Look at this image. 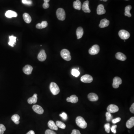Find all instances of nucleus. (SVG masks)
Masks as SVG:
<instances>
[{"label":"nucleus","instance_id":"nucleus-1","mask_svg":"<svg viewBox=\"0 0 134 134\" xmlns=\"http://www.w3.org/2000/svg\"><path fill=\"white\" fill-rule=\"evenodd\" d=\"M76 123L77 125L82 129H85L87 127V123L82 117L78 116L76 118Z\"/></svg>","mask_w":134,"mask_h":134},{"label":"nucleus","instance_id":"nucleus-2","mask_svg":"<svg viewBox=\"0 0 134 134\" xmlns=\"http://www.w3.org/2000/svg\"><path fill=\"white\" fill-rule=\"evenodd\" d=\"M60 55L62 58L66 61H70L71 59V53L70 51L67 49H64L62 50L60 52Z\"/></svg>","mask_w":134,"mask_h":134},{"label":"nucleus","instance_id":"nucleus-3","mask_svg":"<svg viewBox=\"0 0 134 134\" xmlns=\"http://www.w3.org/2000/svg\"><path fill=\"white\" fill-rule=\"evenodd\" d=\"M50 89L51 93L54 95H58L60 91L58 86L56 84L53 82L51 83L50 84Z\"/></svg>","mask_w":134,"mask_h":134},{"label":"nucleus","instance_id":"nucleus-4","mask_svg":"<svg viewBox=\"0 0 134 134\" xmlns=\"http://www.w3.org/2000/svg\"><path fill=\"white\" fill-rule=\"evenodd\" d=\"M56 16L59 20L64 21L66 18L65 12L63 8H58L56 11Z\"/></svg>","mask_w":134,"mask_h":134},{"label":"nucleus","instance_id":"nucleus-5","mask_svg":"<svg viewBox=\"0 0 134 134\" xmlns=\"http://www.w3.org/2000/svg\"><path fill=\"white\" fill-rule=\"evenodd\" d=\"M118 35L121 39L125 40L128 39L130 37L129 32L124 30L120 31L118 32Z\"/></svg>","mask_w":134,"mask_h":134},{"label":"nucleus","instance_id":"nucleus-6","mask_svg":"<svg viewBox=\"0 0 134 134\" xmlns=\"http://www.w3.org/2000/svg\"><path fill=\"white\" fill-rule=\"evenodd\" d=\"M100 50V47L98 45H94L89 50V53L91 55H96L98 54Z\"/></svg>","mask_w":134,"mask_h":134},{"label":"nucleus","instance_id":"nucleus-7","mask_svg":"<svg viewBox=\"0 0 134 134\" xmlns=\"http://www.w3.org/2000/svg\"><path fill=\"white\" fill-rule=\"evenodd\" d=\"M93 79L92 76L89 75H85L82 76L80 78V80L82 82L85 83H91L92 82Z\"/></svg>","mask_w":134,"mask_h":134},{"label":"nucleus","instance_id":"nucleus-8","mask_svg":"<svg viewBox=\"0 0 134 134\" xmlns=\"http://www.w3.org/2000/svg\"><path fill=\"white\" fill-rule=\"evenodd\" d=\"M122 84V80L120 77H116L113 80L112 86L114 88H118L120 85Z\"/></svg>","mask_w":134,"mask_h":134},{"label":"nucleus","instance_id":"nucleus-9","mask_svg":"<svg viewBox=\"0 0 134 134\" xmlns=\"http://www.w3.org/2000/svg\"><path fill=\"white\" fill-rule=\"evenodd\" d=\"M107 110L108 112L110 113H115L118 112L119 108L117 105L114 104H110L107 107Z\"/></svg>","mask_w":134,"mask_h":134},{"label":"nucleus","instance_id":"nucleus-10","mask_svg":"<svg viewBox=\"0 0 134 134\" xmlns=\"http://www.w3.org/2000/svg\"><path fill=\"white\" fill-rule=\"evenodd\" d=\"M38 60L41 62H43L46 60L47 55L45 50H42L38 54L37 57Z\"/></svg>","mask_w":134,"mask_h":134},{"label":"nucleus","instance_id":"nucleus-11","mask_svg":"<svg viewBox=\"0 0 134 134\" xmlns=\"http://www.w3.org/2000/svg\"><path fill=\"white\" fill-rule=\"evenodd\" d=\"M32 109L34 112L38 114H42L43 113L44 111L41 107L37 105H34L32 107Z\"/></svg>","mask_w":134,"mask_h":134},{"label":"nucleus","instance_id":"nucleus-12","mask_svg":"<svg viewBox=\"0 0 134 134\" xmlns=\"http://www.w3.org/2000/svg\"><path fill=\"white\" fill-rule=\"evenodd\" d=\"M33 70L32 66L30 65H26L23 68V71L25 74L29 75L31 74Z\"/></svg>","mask_w":134,"mask_h":134},{"label":"nucleus","instance_id":"nucleus-13","mask_svg":"<svg viewBox=\"0 0 134 134\" xmlns=\"http://www.w3.org/2000/svg\"><path fill=\"white\" fill-rule=\"evenodd\" d=\"M89 2L88 0H86L84 2L82 6V9L83 11L85 13H90L91 10L89 7Z\"/></svg>","mask_w":134,"mask_h":134},{"label":"nucleus","instance_id":"nucleus-14","mask_svg":"<svg viewBox=\"0 0 134 134\" xmlns=\"http://www.w3.org/2000/svg\"><path fill=\"white\" fill-rule=\"evenodd\" d=\"M97 13L98 15H103L106 12V10L105 9L104 5L102 4H99L97 8Z\"/></svg>","mask_w":134,"mask_h":134},{"label":"nucleus","instance_id":"nucleus-15","mask_svg":"<svg viewBox=\"0 0 134 134\" xmlns=\"http://www.w3.org/2000/svg\"><path fill=\"white\" fill-rule=\"evenodd\" d=\"M110 24V21L106 19H102L100 21L99 27L101 28H104L107 27Z\"/></svg>","mask_w":134,"mask_h":134},{"label":"nucleus","instance_id":"nucleus-16","mask_svg":"<svg viewBox=\"0 0 134 134\" xmlns=\"http://www.w3.org/2000/svg\"><path fill=\"white\" fill-rule=\"evenodd\" d=\"M88 99L91 101H96L98 100V97L94 93H91L88 96Z\"/></svg>","mask_w":134,"mask_h":134},{"label":"nucleus","instance_id":"nucleus-17","mask_svg":"<svg viewBox=\"0 0 134 134\" xmlns=\"http://www.w3.org/2000/svg\"><path fill=\"white\" fill-rule=\"evenodd\" d=\"M37 101V94H35L31 97L30 98L28 99V103L30 104L36 103Z\"/></svg>","mask_w":134,"mask_h":134},{"label":"nucleus","instance_id":"nucleus-18","mask_svg":"<svg viewBox=\"0 0 134 134\" xmlns=\"http://www.w3.org/2000/svg\"><path fill=\"white\" fill-rule=\"evenodd\" d=\"M5 16L8 18H12V17H17L18 14L17 12L14 11L9 10L6 12Z\"/></svg>","mask_w":134,"mask_h":134},{"label":"nucleus","instance_id":"nucleus-19","mask_svg":"<svg viewBox=\"0 0 134 134\" xmlns=\"http://www.w3.org/2000/svg\"><path fill=\"white\" fill-rule=\"evenodd\" d=\"M67 102H71L72 103H76L78 101V98L76 95H72L70 97L67 98Z\"/></svg>","mask_w":134,"mask_h":134},{"label":"nucleus","instance_id":"nucleus-20","mask_svg":"<svg viewBox=\"0 0 134 134\" xmlns=\"http://www.w3.org/2000/svg\"><path fill=\"white\" fill-rule=\"evenodd\" d=\"M116 58L118 60L121 61H125L127 59L125 55L123 53L121 52L117 53L116 54Z\"/></svg>","mask_w":134,"mask_h":134},{"label":"nucleus","instance_id":"nucleus-21","mask_svg":"<svg viewBox=\"0 0 134 134\" xmlns=\"http://www.w3.org/2000/svg\"><path fill=\"white\" fill-rule=\"evenodd\" d=\"M134 125V117H131L130 119H129L126 122V127L128 129H131L132 128Z\"/></svg>","mask_w":134,"mask_h":134},{"label":"nucleus","instance_id":"nucleus-22","mask_svg":"<svg viewBox=\"0 0 134 134\" xmlns=\"http://www.w3.org/2000/svg\"><path fill=\"white\" fill-rule=\"evenodd\" d=\"M76 34L77 38H78V39H79L81 38L83 36V34H84V30H83V28L81 27H79L77 29Z\"/></svg>","mask_w":134,"mask_h":134},{"label":"nucleus","instance_id":"nucleus-23","mask_svg":"<svg viewBox=\"0 0 134 134\" xmlns=\"http://www.w3.org/2000/svg\"><path fill=\"white\" fill-rule=\"evenodd\" d=\"M48 127L49 128L51 129V130H58V126H57L54 122L52 120H50L49 121L48 123Z\"/></svg>","mask_w":134,"mask_h":134},{"label":"nucleus","instance_id":"nucleus-24","mask_svg":"<svg viewBox=\"0 0 134 134\" xmlns=\"http://www.w3.org/2000/svg\"><path fill=\"white\" fill-rule=\"evenodd\" d=\"M23 18L24 21L27 24H30L31 22V18L29 14L27 13H25L23 15Z\"/></svg>","mask_w":134,"mask_h":134},{"label":"nucleus","instance_id":"nucleus-25","mask_svg":"<svg viewBox=\"0 0 134 134\" xmlns=\"http://www.w3.org/2000/svg\"><path fill=\"white\" fill-rule=\"evenodd\" d=\"M48 26V23L46 21H42L41 24L38 23L36 25V27L38 29H42L46 28Z\"/></svg>","mask_w":134,"mask_h":134},{"label":"nucleus","instance_id":"nucleus-26","mask_svg":"<svg viewBox=\"0 0 134 134\" xmlns=\"http://www.w3.org/2000/svg\"><path fill=\"white\" fill-rule=\"evenodd\" d=\"M73 7L75 9L78 10H80L82 8V4L79 0H76L73 2Z\"/></svg>","mask_w":134,"mask_h":134},{"label":"nucleus","instance_id":"nucleus-27","mask_svg":"<svg viewBox=\"0 0 134 134\" xmlns=\"http://www.w3.org/2000/svg\"><path fill=\"white\" fill-rule=\"evenodd\" d=\"M9 41L8 43V44L9 45L13 47L15 45V44L16 43L17 37H14L13 36H9Z\"/></svg>","mask_w":134,"mask_h":134},{"label":"nucleus","instance_id":"nucleus-28","mask_svg":"<svg viewBox=\"0 0 134 134\" xmlns=\"http://www.w3.org/2000/svg\"><path fill=\"white\" fill-rule=\"evenodd\" d=\"M132 8L131 6L129 5L126 6L125 9V16H127L128 17H131V15L130 13V11Z\"/></svg>","mask_w":134,"mask_h":134},{"label":"nucleus","instance_id":"nucleus-29","mask_svg":"<svg viewBox=\"0 0 134 134\" xmlns=\"http://www.w3.org/2000/svg\"><path fill=\"white\" fill-rule=\"evenodd\" d=\"M12 120L13 121L15 124L18 125L19 123V120L20 119V117L18 114H14L11 117Z\"/></svg>","mask_w":134,"mask_h":134},{"label":"nucleus","instance_id":"nucleus-30","mask_svg":"<svg viewBox=\"0 0 134 134\" xmlns=\"http://www.w3.org/2000/svg\"><path fill=\"white\" fill-rule=\"evenodd\" d=\"M56 125L57 126H58V127L63 129H65L66 127L65 124L63 123V122H61L60 121H57L56 122Z\"/></svg>","mask_w":134,"mask_h":134},{"label":"nucleus","instance_id":"nucleus-31","mask_svg":"<svg viewBox=\"0 0 134 134\" xmlns=\"http://www.w3.org/2000/svg\"><path fill=\"white\" fill-rule=\"evenodd\" d=\"M71 74L74 76L77 77L80 75V72L78 70H77L76 69H73L71 71Z\"/></svg>","mask_w":134,"mask_h":134},{"label":"nucleus","instance_id":"nucleus-32","mask_svg":"<svg viewBox=\"0 0 134 134\" xmlns=\"http://www.w3.org/2000/svg\"><path fill=\"white\" fill-rule=\"evenodd\" d=\"M105 116H106V120L107 121H110L112 119L113 117L111 114V113L107 112L106 113Z\"/></svg>","mask_w":134,"mask_h":134},{"label":"nucleus","instance_id":"nucleus-33","mask_svg":"<svg viewBox=\"0 0 134 134\" xmlns=\"http://www.w3.org/2000/svg\"><path fill=\"white\" fill-rule=\"evenodd\" d=\"M104 128L105 129V131L107 133H110V130L111 127L110 125V124L107 123L105 124L104 125Z\"/></svg>","mask_w":134,"mask_h":134},{"label":"nucleus","instance_id":"nucleus-34","mask_svg":"<svg viewBox=\"0 0 134 134\" xmlns=\"http://www.w3.org/2000/svg\"><path fill=\"white\" fill-rule=\"evenodd\" d=\"M6 127L4 125L0 124V134H4V131L6 130Z\"/></svg>","mask_w":134,"mask_h":134},{"label":"nucleus","instance_id":"nucleus-35","mask_svg":"<svg viewBox=\"0 0 134 134\" xmlns=\"http://www.w3.org/2000/svg\"><path fill=\"white\" fill-rule=\"evenodd\" d=\"M22 2L24 4L31 5L32 4V2L31 0H22Z\"/></svg>","mask_w":134,"mask_h":134},{"label":"nucleus","instance_id":"nucleus-36","mask_svg":"<svg viewBox=\"0 0 134 134\" xmlns=\"http://www.w3.org/2000/svg\"><path fill=\"white\" fill-rule=\"evenodd\" d=\"M121 120V118L118 117L117 118L114 119L112 120V122L113 124L117 123L118 122H120Z\"/></svg>","mask_w":134,"mask_h":134},{"label":"nucleus","instance_id":"nucleus-37","mask_svg":"<svg viewBox=\"0 0 134 134\" xmlns=\"http://www.w3.org/2000/svg\"><path fill=\"white\" fill-rule=\"evenodd\" d=\"M117 126L116 125H113L112 126V127L111 128L110 130L112 131V132L114 134L116 133V129L117 128Z\"/></svg>","mask_w":134,"mask_h":134},{"label":"nucleus","instance_id":"nucleus-38","mask_svg":"<svg viewBox=\"0 0 134 134\" xmlns=\"http://www.w3.org/2000/svg\"><path fill=\"white\" fill-rule=\"evenodd\" d=\"M60 117H62L63 118V119L64 120H66L67 118V114H66V113L65 112H63L61 114H60Z\"/></svg>","mask_w":134,"mask_h":134},{"label":"nucleus","instance_id":"nucleus-39","mask_svg":"<svg viewBox=\"0 0 134 134\" xmlns=\"http://www.w3.org/2000/svg\"><path fill=\"white\" fill-rule=\"evenodd\" d=\"M45 134H57L56 133H55L54 131H53L52 130H46L45 131Z\"/></svg>","mask_w":134,"mask_h":134},{"label":"nucleus","instance_id":"nucleus-40","mask_svg":"<svg viewBox=\"0 0 134 134\" xmlns=\"http://www.w3.org/2000/svg\"><path fill=\"white\" fill-rule=\"evenodd\" d=\"M49 6H50V5H49V4L48 3H45V2L43 5V8L44 9H47L49 7Z\"/></svg>","mask_w":134,"mask_h":134},{"label":"nucleus","instance_id":"nucleus-41","mask_svg":"<svg viewBox=\"0 0 134 134\" xmlns=\"http://www.w3.org/2000/svg\"><path fill=\"white\" fill-rule=\"evenodd\" d=\"M71 134H81V133L78 130L74 129V130H73Z\"/></svg>","mask_w":134,"mask_h":134},{"label":"nucleus","instance_id":"nucleus-42","mask_svg":"<svg viewBox=\"0 0 134 134\" xmlns=\"http://www.w3.org/2000/svg\"><path fill=\"white\" fill-rule=\"evenodd\" d=\"M130 110L131 113L134 114V103L132 104L130 108Z\"/></svg>","mask_w":134,"mask_h":134},{"label":"nucleus","instance_id":"nucleus-43","mask_svg":"<svg viewBox=\"0 0 134 134\" xmlns=\"http://www.w3.org/2000/svg\"><path fill=\"white\" fill-rule=\"evenodd\" d=\"M26 134H35V133L34 131L30 130L28 131Z\"/></svg>","mask_w":134,"mask_h":134},{"label":"nucleus","instance_id":"nucleus-44","mask_svg":"<svg viewBox=\"0 0 134 134\" xmlns=\"http://www.w3.org/2000/svg\"><path fill=\"white\" fill-rule=\"evenodd\" d=\"M44 1H45V3H49V2L50 0H44Z\"/></svg>","mask_w":134,"mask_h":134},{"label":"nucleus","instance_id":"nucleus-45","mask_svg":"<svg viewBox=\"0 0 134 134\" xmlns=\"http://www.w3.org/2000/svg\"><path fill=\"white\" fill-rule=\"evenodd\" d=\"M103 0L104 2H107L108 0Z\"/></svg>","mask_w":134,"mask_h":134},{"label":"nucleus","instance_id":"nucleus-46","mask_svg":"<svg viewBox=\"0 0 134 134\" xmlns=\"http://www.w3.org/2000/svg\"></svg>","mask_w":134,"mask_h":134}]
</instances>
